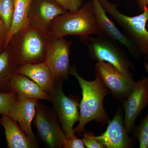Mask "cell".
<instances>
[{
  "mask_svg": "<svg viewBox=\"0 0 148 148\" xmlns=\"http://www.w3.org/2000/svg\"><path fill=\"white\" fill-rule=\"evenodd\" d=\"M106 12L121 27L123 33L138 48L141 55H148V8L145 6L143 12L135 16H127L120 12L118 4L108 0H99Z\"/></svg>",
  "mask_w": 148,
  "mask_h": 148,
  "instance_id": "cell-5",
  "label": "cell"
},
{
  "mask_svg": "<svg viewBox=\"0 0 148 148\" xmlns=\"http://www.w3.org/2000/svg\"><path fill=\"white\" fill-rule=\"evenodd\" d=\"M72 43L64 38L52 37L51 40L45 61L55 82H64L71 74L70 54Z\"/></svg>",
  "mask_w": 148,
  "mask_h": 148,
  "instance_id": "cell-8",
  "label": "cell"
},
{
  "mask_svg": "<svg viewBox=\"0 0 148 148\" xmlns=\"http://www.w3.org/2000/svg\"><path fill=\"white\" fill-rule=\"evenodd\" d=\"M34 125L40 140L51 148H64L67 137L55 111L39 102Z\"/></svg>",
  "mask_w": 148,
  "mask_h": 148,
  "instance_id": "cell-6",
  "label": "cell"
},
{
  "mask_svg": "<svg viewBox=\"0 0 148 148\" xmlns=\"http://www.w3.org/2000/svg\"><path fill=\"white\" fill-rule=\"evenodd\" d=\"M92 132H85L82 135L83 142L86 147L88 148H106L103 144L93 138Z\"/></svg>",
  "mask_w": 148,
  "mask_h": 148,
  "instance_id": "cell-23",
  "label": "cell"
},
{
  "mask_svg": "<svg viewBox=\"0 0 148 148\" xmlns=\"http://www.w3.org/2000/svg\"><path fill=\"white\" fill-rule=\"evenodd\" d=\"M3 44H5V42H0V46L1 45Z\"/></svg>",
  "mask_w": 148,
  "mask_h": 148,
  "instance_id": "cell-29",
  "label": "cell"
},
{
  "mask_svg": "<svg viewBox=\"0 0 148 148\" xmlns=\"http://www.w3.org/2000/svg\"><path fill=\"white\" fill-rule=\"evenodd\" d=\"M3 0H0V4L1 3V2Z\"/></svg>",
  "mask_w": 148,
  "mask_h": 148,
  "instance_id": "cell-31",
  "label": "cell"
},
{
  "mask_svg": "<svg viewBox=\"0 0 148 148\" xmlns=\"http://www.w3.org/2000/svg\"><path fill=\"white\" fill-rule=\"evenodd\" d=\"M138 4L139 8L143 11L145 6H148V0H138Z\"/></svg>",
  "mask_w": 148,
  "mask_h": 148,
  "instance_id": "cell-27",
  "label": "cell"
},
{
  "mask_svg": "<svg viewBox=\"0 0 148 148\" xmlns=\"http://www.w3.org/2000/svg\"><path fill=\"white\" fill-rule=\"evenodd\" d=\"M0 124L5 130L7 146L8 148L39 147L35 143L18 125L17 122L8 114L2 115Z\"/></svg>",
  "mask_w": 148,
  "mask_h": 148,
  "instance_id": "cell-15",
  "label": "cell"
},
{
  "mask_svg": "<svg viewBox=\"0 0 148 148\" xmlns=\"http://www.w3.org/2000/svg\"><path fill=\"white\" fill-rule=\"evenodd\" d=\"M49 32L54 38L77 36L85 44L90 35H103L94 13L92 1L87 2L78 10L56 17L51 23Z\"/></svg>",
  "mask_w": 148,
  "mask_h": 148,
  "instance_id": "cell-2",
  "label": "cell"
},
{
  "mask_svg": "<svg viewBox=\"0 0 148 148\" xmlns=\"http://www.w3.org/2000/svg\"><path fill=\"white\" fill-rule=\"evenodd\" d=\"M16 73L28 77L49 94L55 86V80L45 61L38 64L21 65L17 69Z\"/></svg>",
  "mask_w": 148,
  "mask_h": 148,
  "instance_id": "cell-16",
  "label": "cell"
},
{
  "mask_svg": "<svg viewBox=\"0 0 148 148\" xmlns=\"http://www.w3.org/2000/svg\"><path fill=\"white\" fill-rule=\"evenodd\" d=\"M19 66L12 49L6 47L0 53V92H10L11 81Z\"/></svg>",
  "mask_w": 148,
  "mask_h": 148,
  "instance_id": "cell-18",
  "label": "cell"
},
{
  "mask_svg": "<svg viewBox=\"0 0 148 148\" xmlns=\"http://www.w3.org/2000/svg\"><path fill=\"white\" fill-rule=\"evenodd\" d=\"M134 136L139 140L140 148H148V112L133 130Z\"/></svg>",
  "mask_w": 148,
  "mask_h": 148,
  "instance_id": "cell-21",
  "label": "cell"
},
{
  "mask_svg": "<svg viewBox=\"0 0 148 148\" xmlns=\"http://www.w3.org/2000/svg\"><path fill=\"white\" fill-rule=\"evenodd\" d=\"M8 33V31L7 30L2 20L0 18V42H5Z\"/></svg>",
  "mask_w": 148,
  "mask_h": 148,
  "instance_id": "cell-26",
  "label": "cell"
},
{
  "mask_svg": "<svg viewBox=\"0 0 148 148\" xmlns=\"http://www.w3.org/2000/svg\"><path fill=\"white\" fill-rule=\"evenodd\" d=\"M82 139L77 138L75 133L67 138L64 148H85Z\"/></svg>",
  "mask_w": 148,
  "mask_h": 148,
  "instance_id": "cell-25",
  "label": "cell"
},
{
  "mask_svg": "<svg viewBox=\"0 0 148 148\" xmlns=\"http://www.w3.org/2000/svg\"><path fill=\"white\" fill-rule=\"evenodd\" d=\"M146 58H147V60L148 61V55L146 56Z\"/></svg>",
  "mask_w": 148,
  "mask_h": 148,
  "instance_id": "cell-30",
  "label": "cell"
},
{
  "mask_svg": "<svg viewBox=\"0 0 148 148\" xmlns=\"http://www.w3.org/2000/svg\"><path fill=\"white\" fill-rule=\"evenodd\" d=\"M92 1L95 17L103 36L116 41L125 47L135 58H140L142 55L138 48L109 18L100 1Z\"/></svg>",
  "mask_w": 148,
  "mask_h": 148,
  "instance_id": "cell-13",
  "label": "cell"
},
{
  "mask_svg": "<svg viewBox=\"0 0 148 148\" xmlns=\"http://www.w3.org/2000/svg\"><path fill=\"white\" fill-rule=\"evenodd\" d=\"M124 126V117L121 111L118 110L112 120L108 122L106 131L93 138L105 146L106 148H128L133 144Z\"/></svg>",
  "mask_w": 148,
  "mask_h": 148,
  "instance_id": "cell-11",
  "label": "cell"
},
{
  "mask_svg": "<svg viewBox=\"0 0 148 148\" xmlns=\"http://www.w3.org/2000/svg\"><path fill=\"white\" fill-rule=\"evenodd\" d=\"M52 38L48 31L30 23L16 33L10 42H12V51L18 65L45 61Z\"/></svg>",
  "mask_w": 148,
  "mask_h": 148,
  "instance_id": "cell-3",
  "label": "cell"
},
{
  "mask_svg": "<svg viewBox=\"0 0 148 148\" xmlns=\"http://www.w3.org/2000/svg\"><path fill=\"white\" fill-rule=\"evenodd\" d=\"M10 90L29 99L50 102V94L45 92L34 81L22 74H14L11 81Z\"/></svg>",
  "mask_w": 148,
  "mask_h": 148,
  "instance_id": "cell-17",
  "label": "cell"
},
{
  "mask_svg": "<svg viewBox=\"0 0 148 148\" xmlns=\"http://www.w3.org/2000/svg\"><path fill=\"white\" fill-rule=\"evenodd\" d=\"M38 103V100L29 99L16 94L15 101L8 114L18 123L29 138L37 143V138L33 132L32 124Z\"/></svg>",
  "mask_w": 148,
  "mask_h": 148,
  "instance_id": "cell-14",
  "label": "cell"
},
{
  "mask_svg": "<svg viewBox=\"0 0 148 148\" xmlns=\"http://www.w3.org/2000/svg\"><path fill=\"white\" fill-rule=\"evenodd\" d=\"M62 82H56L51 92L50 102L53 104L62 129L69 138L74 134V125L79 119V99L75 96H68L63 90Z\"/></svg>",
  "mask_w": 148,
  "mask_h": 148,
  "instance_id": "cell-7",
  "label": "cell"
},
{
  "mask_svg": "<svg viewBox=\"0 0 148 148\" xmlns=\"http://www.w3.org/2000/svg\"><path fill=\"white\" fill-rule=\"evenodd\" d=\"M71 74L77 80L82 90V98L79 104V121L74 129L75 134H82L85 131V125L93 121L103 125L108 123L110 120L104 108L103 102L110 92L100 77L95 75L96 77L93 80L85 79L78 73L75 65L71 66Z\"/></svg>",
  "mask_w": 148,
  "mask_h": 148,
  "instance_id": "cell-1",
  "label": "cell"
},
{
  "mask_svg": "<svg viewBox=\"0 0 148 148\" xmlns=\"http://www.w3.org/2000/svg\"><path fill=\"white\" fill-rule=\"evenodd\" d=\"M144 67H145L146 72L148 74V63L147 61H145V64H144Z\"/></svg>",
  "mask_w": 148,
  "mask_h": 148,
  "instance_id": "cell-28",
  "label": "cell"
},
{
  "mask_svg": "<svg viewBox=\"0 0 148 148\" xmlns=\"http://www.w3.org/2000/svg\"><path fill=\"white\" fill-rule=\"evenodd\" d=\"M122 102L125 112L124 126L130 135L136 126L138 116L148 105L147 77L135 82L128 97Z\"/></svg>",
  "mask_w": 148,
  "mask_h": 148,
  "instance_id": "cell-10",
  "label": "cell"
},
{
  "mask_svg": "<svg viewBox=\"0 0 148 148\" xmlns=\"http://www.w3.org/2000/svg\"><path fill=\"white\" fill-rule=\"evenodd\" d=\"M70 12L75 11L83 5L84 0H56Z\"/></svg>",
  "mask_w": 148,
  "mask_h": 148,
  "instance_id": "cell-24",
  "label": "cell"
},
{
  "mask_svg": "<svg viewBox=\"0 0 148 148\" xmlns=\"http://www.w3.org/2000/svg\"><path fill=\"white\" fill-rule=\"evenodd\" d=\"M14 8V0H3L0 4V18L8 32L12 23Z\"/></svg>",
  "mask_w": 148,
  "mask_h": 148,
  "instance_id": "cell-20",
  "label": "cell"
},
{
  "mask_svg": "<svg viewBox=\"0 0 148 148\" xmlns=\"http://www.w3.org/2000/svg\"><path fill=\"white\" fill-rule=\"evenodd\" d=\"M85 44L91 59L107 62L127 78L134 79L130 71L131 69H134V65L123 49L124 47L120 43L101 35L95 37L90 36Z\"/></svg>",
  "mask_w": 148,
  "mask_h": 148,
  "instance_id": "cell-4",
  "label": "cell"
},
{
  "mask_svg": "<svg viewBox=\"0 0 148 148\" xmlns=\"http://www.w3.org/2000/svg\"><path fill=\"white\" fill-rule=\"evenodd\" d=\"M16 96L14 92H0V114H8Z\"/></svg>",
  "mask_w": 148,
  "mask_h": 148,
  "instance_id": "cell-22",
  "label": "cell"
},
{
  "mask_svg": "<svg viewBox=\"0 0 148 148\" xmlns=\"http://www.w3.org/2000/svg\"><path fill=\"white\" fill-rule=\"evenodd\" d=\"M68 12L56 0H33L29 11L30 23L49 32L54 19Z\"/></svg>",
  "mask_w": 148,
  "mask_h": 148,
  "instance_id": "cell-12",
  "label": "cell"
},
{
  "mask_svg": "<svg viewBox=\"0 0 148 148\" xmlns=\"http://www.w3.org/2000/svg\"><path fill=\"white\" fill-rule=\"evenodd\" d=\"M95 70V75L100 77L112 96L118 101H122L128 97L136 82L105 61L96 63Z\"/></svg>",
  "mask_w": 148,
  "mask_h": 148,
  "instance_id": "cell-9",
  "label": "cell"
},
{
  "mask_svg": "<svg viewBox=\"0 0 148 148\" xmlns=\"http://www.w3.org/2000/svg\"><path fill=\"white\" fill-rule=\"evenodd\" d=\"M33 0H14V12L12 23L5 42L7 46L14 35L30 24L29 11Z\"/></svg>",
  "mask_w": 148,
  "mask_h": 148,
  "instance_id": "cell-19",
  "label": "cell"
}]
</instances>
